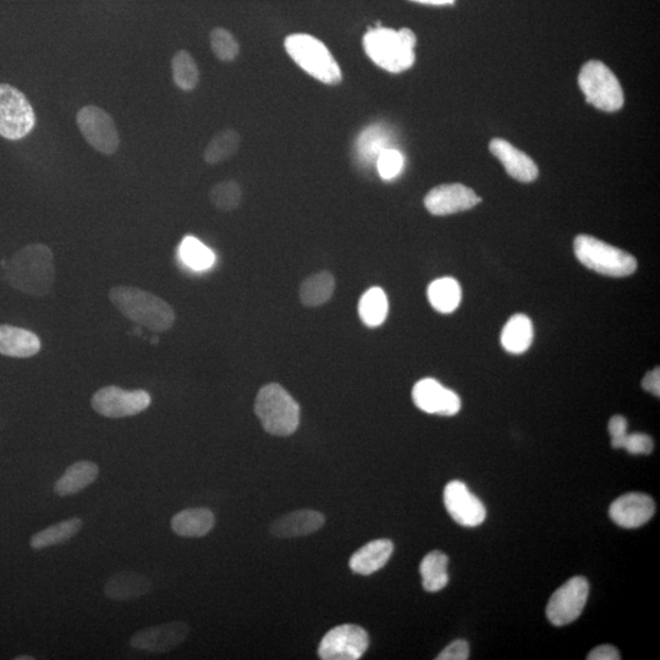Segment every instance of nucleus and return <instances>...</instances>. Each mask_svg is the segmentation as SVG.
I'll use <instances>...</instances> for the list:
<instances>
[{"label":"nucleus","mask_w":660,"mask_h":660,"mask_svg":"<svg viewBox=\"0 0 660 660\" xmlns=\"http://www.w3.org/2000/svg\"><path fill=\"white\" fill-rule=\"evenodd\" d=\"M533 341L531 319L525 315H515L505 324L502 333L503 348L510 354H524Z\"/></svg>","instance_id":"obj_26"},{"label":"nucleus","mask_w":660,"mask_h":660,"mask_svg":"<svg viewBox=\"0 0 660 660\" xmlns=\"http://www.w3.org/2000/svg\"><path fill=\"white\" fill-rule=\"evenodd\" d=\"M41 340L31 330L2 324L0 326V355L14 359H29L41 351Z\"/></svg>","instance_id":"obj_21"},{"label":"nucleus","mask_w":660,"mask_h":660,"mask_svg":"<svg viewBox=\"0 0 660 660\" xmlns=\"http://www.w3.org/2000/svg\"><path fill=\"white\" fill-rule=\"evenodd\" d=\"M84 522L80 517H71V519L58 522V524L44 528V530L35 533L30 539V546L33 550H42L59 546L69 542L77 533L81 531Z\"/></svg>","instance_id":"obj_25"},{"label":"nucleus","mask_w":660,"mask_h":660,"mask_svg":"<svg viewBox=\"0 0 660 660\" xmlns=\"http://www.w3.org/2000/svg\"><path fill=\"white\" fill-rule=\"evenodd\" d=\"M389 135L382 126L373 125L368 126L366 130L361 132L359 140H357L356 148L357 154L365 162L376 161L384 150L389 147Z\"/></svg>","instance_id":"obj_33"},{"label":"nucleus","mask_w":660,"mask_h":660,"mask_svg":"<svg viewBox=\"0 0 660 660\" xmlns=\"http://www.w3.org/2000/svg\"><path fill=\"white\" fill-rule=\"evenodd\" d=\"M285 51L308 75L326 85H337L343 80L340 66L322 41L306 33L286 37Z\"/></svg>","instance_id":"obj_5"},{"label":"nucleus","mask_w":660,"mask_h":660,"mask_svg":"<svg viewBox=\"0 0 660 660\" xmlns=\"http://www.w3.org/2000/svg\"><path fill=\"white\" fill-rule=\"evenodd\" d=\"M152 403L146 390H125L117 385L98 389L91 399L92 409L107 418H125L141 414Z\"/></svg>","instance_id":"obj_9"},{"label":"nucleus","mask_w":660,"mask_h":660,"mask_svg":"<svg viewBox=\"0 0 660 660\" xmlns=\"http://www.w3.org/2000/svg\"><path fill=\"white\" fill-rule=\"evenodd\" d=\"M152 590V581L137 572L123 571L113 575L104 586V594L114 602H129L142 598Z\"/></svg>","instance_id":"obj_20"},{"label":"nucleus","mask_w":660,"mask_h":660,"mask_svg":"<svg viewBox=\"0 0 660 660\" xmlns=\"http://www.w3.org/2000/svg\"><path fill=\"white\" fill-rule=\"evenodd\" d=\"M110 302L129 321L154 333H165L175 324L173 307L161 297L135 286H115L108 294Z\"/></svg>","instance_id":"obj_2"},{"label":"nucleus","mask_w":660,"mask_h":660,"mask_svg":"<svg viewBox=\"0 0 660 660\" xmlns=\"http://www.w3.org/2000/svg\"><path fill=\"white\" fill-rule=\"evenodd\" d=\"M653 447L654 444L652 438L643 433H627L623 445V449L632 455L651 454Z\"/></svg>","instance_id":"obj_38"},{"label":"nucleus","mask_w":660,"mask_h":660,"mask_svg":"<svg viewBox=\"0 0 660 660\" xmlns=\"http://www.w3.org/2000/svg\"><path fill=\"white\" fill-rule=\"evenodd\" d=\"M389 302L381 288H371L362 295L359 302V315L367 327L382 326L388 317Z\"/></svg>","instance_id":"obj_30"},{"label":"nucleus","mask_w":660,"mask_h":660,"mask_svg":"<svg viewBox=\"0 0 660 660\" xmlns=\"http://www.w3.org/2000/svg\"><path fill=\"white\" fill-rule=\"evenodd\" d=\"M579 86L587 103L603 112H616L624 106V91L607 65L592 60L582 66Z\"/></svg>","instance_id":"obj_7"},{"label":"nucleus","mask_w":660,"mask_h":660,"mask_svg":"<svg viewBox=\"0 0 660 660\" xmlns=\"http://www.w3.org/2000/svg\"><path fill=\"white\" fill-rule=\"evenodd\" d=\"M172 530L184 538H201L208 535L216 525V517L207 508H192L174 515Z\"/></svg>","instance_id":"obj_24"},{"label":"nucleus","mask_w":660,"mask_h":660,"mask_svg":"<svg viewBox=\"0 0 660 660\" xmlns=\"http://www.w3.org/2000/svg\"><path fill=\"white\" fill-rule=\"evenodd\" d=\"M190 635L189 625L183 621H172L163 625L150 626L137 631L130 640L131 647L150 653L162 654L173 651Z\"/></svg>","instance_id":"obj_14"},{"label":"nucleus","mask_w":660,"mask_h":660,"mask_svg":"<svg viewBox=\"0 0 660 660\" xmlns=\"http://www.w3.org/2000/svg\"><path fill=\"white\" fill-rule=\"evenodd\" d=\"M76 124L88 145L106 156L118 151L120 137L117 126L102 108L86 106L76 115Z\"/></svg>","instance_id":"obj_10"},{"label":"nucleus","mask_w":660,"mask_h":660,"mask_svg":"<svg viewBox=\"0 0 660 660\" xmlns=\"http://www.w3.org/2000/svg\"><path fill=\"white\" fill-rule=\"evenodd\" d=\"M444 505L448 514L461 526L477 527L486 520V508L464 482L456 480L447 484L444 489Z\"/></svg>","instance_id":"obj_13"},{"label":"nucleus","mask_w":660,"mask_h":660,"mask_svg":"<svg viewBox=\"0 0 660 660\" xmlns=\"http://www.w3.org/2000/svg\"><path fill=\"white\" fill-rule=\"evenodd\" d=\"M5 280L11 288L30 296L52 293L55 282L53 252L47 245L30 244L3 263Z\"/></svg>","instance_id":"obj_1"},{"label":"nucleus","mask_w":660,"mask_h":660,"mask_svg":"<svg viewBox=\"0 0 660 660\" xmlns=\"http://www.w3.org/2000/svg\"><path fill=\"white\" fill-rule=\"evenodd\" d=\"M642 388L646 392L653 394L659 398L660 396V371L659 368H654L653 371L646 374L642 381Z\"/></svg>","instance_id":"obj_42"},{"label":"nucleus","mask_w":660,"mask_h":660,"mask_svg":"<svg viewBox=\"0 0 660 660\" xmlns=\"http://www.w3.org/2000/svg\"><path fill=\"white\" fill-rule=\"evenodd\" d=\"M172 71L175 85L180 90L186 92L195 90L200 81V70L189 52L179 51L174 55Z\"/></svg>","instance_id":"obj_34"},{"label":"nucleus","mask_w":660,"mask_h":660,"mask_svg":"<svg viewBox=\"0 0 660 660\" xmlns=\"http://www.w3.org/2000/svg\"><path fill=\"white\" fill-rule=\"evenodd\" d=\"M324 515L316 510H297L275 520L269 528L277 538H296L312 535L324 525Z\"/></svg>","instance_id":"obj_19"},{"label":"nucleus","mask_w":660,"mask_h":660,"mask_svg":"<svg viewBox=\"0 0 660 660\" xmlns=\"http://www.w3.org/2000/svg\"><path fill=\"white\" fill-rule=\"evenodd\" d=\"M212 205L222 212L235 211L242 200L241 186L235 180L223 181L214 185L209 192Z\"/></svg>","instance_id":"obj_35"},{"label":"nucleus","mask_w":660,"mask_h":660,"mask_svg":"<svg viewBox=\"0 0 660 660\" xmlns=\"http://www.w3.org/2000/svg\"><path fill=\"white\" fill-rule=\"evenodd\" d=\"M609 434L612 437V447L614 449H623L624 440L627 436V421L623 416H614L610 420Z\"/></svg>","instance_id":"obj_40"},{"label":"nucleus","mask_w":660,"mask_h":660,"mask_svg":"<svg viewBox=\"0 0 660 660\" xmlns=\"http://www.w3.org/2000/svg\"><path fill=\"white\" fill-rule=\"evenodd\" d=\"M405 159L403 153L395 148H387L377 159L378 173L384 180H393L404 168Z\"/></svg>","instance_id":"obj_37"},{"label":"nucleus","mask_w":660,"mask_h":660,"mask_svg":"<svg viewBox=\"0 0 660 660\" xmlns=\"http://www.w3.org/2000/svg\"><path fill=\"white\" fill-rule=\"evenodd\" d=\"M588 660H619L621 659L618 649L610 645H602L593 649L588 654Z\"/></svg>","instance_id":"obj_41"},{"label":"nucleus","mask_w":660,"mask_h":660,"mask_svg":"<svg viewBox=\"0 0 660 660\" xmlns=\"http://www.w3.org/2000/svg\"><path fill=\"white\" fill-rule=\"evenodd\" d=\"M428 300L434 310L451 313L461 304V286L454 278H440L428 286Z\"/></svg>","instance_id":"obj_29"},{"label":"nucleus","mask_w":660,"mask_h":660,"mask_svg":"<svg viewBox=\"0 0 660 660\" xmlns=\"http://www.w3.org/2000/svg\"><path fill=\"white\" fill-rule=\"evenodd\" d=\"M590 585L575 576L554 592L547 605V618L554 626H565L580 618L586 607Z\"/></svg>","instance_id":"obj_12"},{"label":"nucleus","mask_w":660,"mask_h":660,"mask_svg":"<svg viewBox=\"0 0 660 660\" xmlns=\"http://www.w3.org/2000/svg\"><path fill=\"white\" fill-rule=\"evenodd\" d=\"M481 203L476 192L462 184H447L434 187L425 197V207L433 216H450L467 211Z\"/></svg>","instance_id":"obj_16"},{"label":"nucleus","mask_w":660,"mask_h":660,"mask_svg":"<svg viewBox=\"0 0 660 660\" xmlns=\"http://www.w3.org/2000/svg\"><path fill=\"white\" fill-rule=\"evenodd\" d=\"M99 475V467L95 462L81 460L70 465L63 476L54 484V492L59 497H70L84 491L95 483Z\"/></svg>","instance_id":"obj_23"},{"label":"nucleus","mask_w":660,"mask_h":660,"mask_svg":"<svg viewBox=\"0 0 660 660\" xmlns=\"http://www.w3.org/2000/svg\"><path fill=\"white\" fill-rule=\"evenodd\" d=\"M577 260L591 271L605 277L624 278L637 269L636 258L590 235H579L574 242Z\"/></svg>","instance_id":"obj_6"},{"label":"nucleus","mask_w":660,"mask_h":660,"mask_svg":"<svg viewBox=\"0 0 660 660\" xmlns=\"http://www.w3.org/2000/svg\"><path fill=\"white\" fill-rule=\"evenodd\" d=\"M240 143L241 137L238 131L233 129L220 131L209 141L203 158L209 165L223 163L239 151Z\"/></svg>","instance_id":"obj_31"},{"label":"nucleus","mask_w":660,"mask_h":660,"mask_svg":"<svg viewBox=\"0 0 660 660\" xmlns=\"http://www.w3.org/2000/svg\"><path fill=\"white\" fill-rule=\"evenodd\" d=\"M335 279L332 273L319 272L311 275L300 286V299L307 307H318L332 299Z\"/></svg>","instance_id":"obj_28"},{"label":"nucleus","mask_w":660,"mask_h":660,"mask_svg":"<svg viewBox=\"0 0 660 660\" xmlns=\"http://www.w3.org/2000/svg\"><path fill=\"white\" fill-rule=\"evenodd\" d=\"M179 255L187 267L198 272L207 271L216 262L213 251L194 236H186L181 241Z\"/></svg>","instance_id":"obj_32"},{"label":"nucleus","mask_w":660,"mask_h":660,"mask_svg":"<svg viewBox=\"0 0 660 660\" xmlns=\"http://www.w3.org/2000/svg\"><path fill=\"white\" fill-rule=\"evenodd\" d=\"M15 660H35L33 657L29 656H21V657H16Z\"/></svg>","instance_id":"obj_44"},{"label":"nucleus","mask_w":660,"mask_h":660,"mask_svg":"<svg viewBox=\"0 0 660 660\" xmlns=\"http://www.w3.org/2000/svg\"><path fill=\"white\" fill-rule=\"evenodd\" d=\"M489 150L504 165L506 173L521 183H532L538 176V168L531 157L517 150L510 142L494 139L489 143Z\"/></svg>","instance_id":"obj_18"},{"label":"nucleus","mask_w":660,"mask_h":660,"mask_svg":"<svg viewBox=\"0 0 660 660\" xmlns=\"http://www.w3.org/2000/svg\"><path fill=\"white\" fill-rule=\"evenodd\" d=\"M470 657V646L465 640H456L439 653L437 660H466Z\"/></svg>","instance_id":"obj_39"},{"label":"nucleus","mask_w":660,"mask_h":660,"mask_svg":"<svg viewBox=\"0 0 660 660\" xmlns=\"http://www.w3.org/2000/svg\"><path fill=\"white\" fill-rule=\"evenodd\" d=\"M411 2L427 4V5H437V7H440V5L453 4L455 0H411Z\"/></svg>","instance_id":"obj_43"},{"label":"nucleus","mask_w":660,"mask_h":660,"mask_svg":"<svg viewBox=\"0 0 660 660\" xmlns=\"http://www.w3.org/2000/svg\"><path fill=\"white\" fill-rule=\"evenodd\" d=\"M36 126V114L29 99L18 88L0 84V136L18 141Z\"/></svg>","instance_id":"obj_8"},{"label":"nucleus","mask_w":660,"mask_h":660,"mask_svg":"<svg viewBox=\"0 0 660 660\" xmlns=\"http://www.w3.org/2000/svg\"><path fill=\"white\" fill-rule=\"evenodd\" d=\"M394 552V544L389 539H376L365 544L352 555L349 566L357 575L368 576L387 565Z\"/></svg>","instance_id":"obj_22"},{"label":"nucleus","mask_w":660,"mask_h":660,"mask_svg":"<svg viewBox=\"0 0 660 660\" xmlns=\"http://www.w3.org/2000/svg\"><path fill=\"white\" fill-rule=\"evenodd\" d=\"M370 646L367 631L359 625L335 626L322 638L318 656L323 660H357Z\"/></svg>","instance_id":"obj_11"},{"label":"nucleus","mask_w":660,"mask_h":660,"mask_svg":"<svg viewBox=\"0 0 660 660\" xmlns=\"http://www.w3.org/2000/svg\"><path fill=\"white\" fill-rule=\"evenodd\" d=\"M209 42H211L214 55L220 62L230 63L238 58L240 53L239 42L236 41L233 33L223 29V27H217L211 32Z\"/></svg>","instance_id":"obj_36"},{"label":"nucleus","mask_w":660,"mask_h":660,"mask_svg":"<svg viewBox=\"0 0 660 660\" xmlns=\"http://www.w3.org/2000/svg\"><path fill=\"white\" fill-rule=\"evenodd\" d=\"M412 400L426 414L450 417L461 410L460 396L433 378L421 379L415 384Z\"/></svg>","instance_id":"obj_15"},{"label":"nucleus","mask_w":660,"mask_h":660,"mask_svg":"<svg viewBox=\"0 0 660 660\" xmlns=\"http://www.w3.org/2000/svg\"><path fill=\"white\" fill-rule=\"evenodd\" d=\"M416 42V35L410 29L395 31L377 27L363 37V48L368 58L379 68L399 74L414 65Z\"/></svg>","instance_id":"obj_3"},{"label":"nucleus","mask_w":660,"mask_h":660,"mask_svg":"<svg viewBox=\"0 0 660 660\" xmlns=\"http://www.w3.org/2000/svg\"><path fill=\"white\" fill-rule=\"evenodd\" d=\"M449 558L439 550H434L421 561L420 574L423 588L427 592L442 591L449 583Z\"/></svg>","instance_id":"obj_27"},{"label":"nucleus","mask_w":660,"mask_h":660,"mask_svg":"<svg viewBox=\"0 0 660 660\" xmlns=\"http://www.w3.org/2000/svg\"><path fill=\"white\" fill-rule=\"evenodd\" d=\"M656 513L653 499L643 493H629L610 505L609 516L616 525L624 528H638L646 525Z\"/></svg>","instance_id":"obj_17"},{"label":"nucleus","mask_w":660,"mask_h":660,"mask_svg":"<svg viewBox=\"0 0 660 660\" xmlns=\"http://www.w3.org/2000/svg\"><path fill=\"white\" fill-rule=\"evenodd\" d=\"M255 412L269 434L289 437L300 425V406L279 384H267L258 392Z\"/></svg>","instance_id":"obj_4"}]
</instances>
